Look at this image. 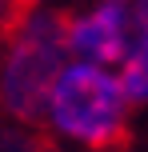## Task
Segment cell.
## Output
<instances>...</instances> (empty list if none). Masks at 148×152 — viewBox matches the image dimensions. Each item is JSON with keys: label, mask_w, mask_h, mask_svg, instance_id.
I'll return each instance as SVG.
<instances>
[{"label": "cell", "mask_w": 148, "mask_h": 152, "mask_svg": "<svg viewBox=\"0 0 148 152\" xmlns=\"http://www.w3.org/2000/svg\"><path fill=\"white\" fill-rule=\"evenodd\" d=\"M132 120L136 112L116 72L68 60L36 116V128L48 136L52 148L64 152H112L128 140Z\"/></svg>", "instance_id": "6da1fadb"}, {"label": "cell", "mask_w": 148, "mask_h": 152, "mask_svg": "<svg viewBox=\"0 0 148 152\" xmlns=\"http://www.w3.org/2000/svg\"><path fill=\"white\" fill-rule=\"evenodd\" d=\"M68 64L60 12L24 8L0 32V116L36 124L60 68Z\"/></svg>", "instance_id": "7a4b0ae2"}, {"label": "cell", "mask_w": 148, "mask_h": 152, "mask_svg": "<svg viewBox=\"0 0 148 152\" xmlns=\"http://www.w3.org/2000/svg\"><path fill=\"white\" fill-rule=\"evenodd\" d=\"M128 24H132V0H72L60 12L68 60L116 68L128 44Z\"/></svg>", "instance_id": "3957f363"}, {"label": "cell", "mask_w": 148, "mask_h": 152, "mask_svg": "<svg viewBox=\"0 0 148 152\" xmlns=\"http://www.w3.org/2000/svg\"><path fill=\"white\" fill-rule=\"evenodd\" d=\"M112 72H116L132 112H148V0H132L128 44H124V56L116 60Z\"/></svg>", "instance_id": "277c9868"}, {"label": "cell", "mask_w": 148, "mask_h": 152, "mask_svg": "<svg viewBox=\"0 0 148 152\" xmlns=\"http://www.w3.org/2000/svg\"><path fill=\"white\" fill-rule=\"evenodd\" d=\"M0 152H52V144L36 124L0 116Z\"/></svg>", "instance_id": "5b68a950"}, {"label": "cell", "mask_w": 148, "mask_h": 152, "mask_svg": "<svg viewBox=\"0 0 148 152\" xmlns=\"http://www.w3.org/2000/svg\"><path fill=\"white\" fill-rule=\"evenodd\" d=\"M20 12H24V4H20V0H0V32H4V28H8V24H12Z\"/></svg>", "instance_id": "8992f818"}, {"label": "cell", "mask_w": 148, "mask_h": 152, "mask_svg": "<svg viewBox=\"0 0 148 152\" xmlns=\"http://www.w3.org/2000/svg\"><path fill=\"white\" fill-rule=\"evenodd\" d=\"M24 8H48V12H64L72 0H20Z\"/></svg>", "instance_id": "52a82bcc"}, {"label": "cell", "mask_w": 148, "mask_h": 152, "mask_svg": "<svg viewBox=\"0 0 148 152\" xmlns=\"http://www.w3.org/2000/svg\"><path fill=\"white\" fill-rule=\"evenodd\" d=\"M52 152H64V148H52Z\"/></svg>", "instance_id": "ba28073f"}]
</instances>
